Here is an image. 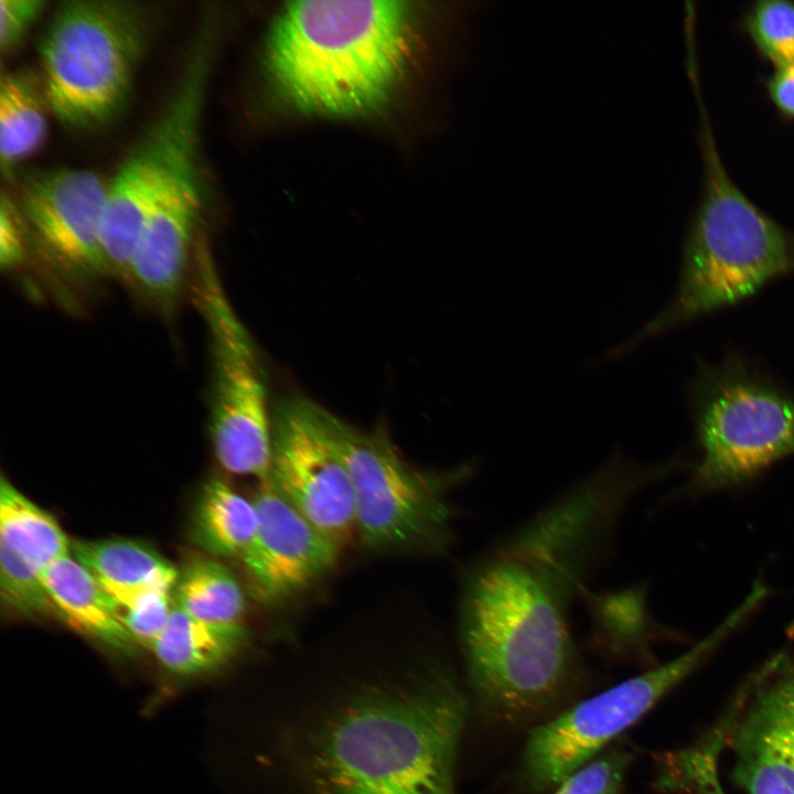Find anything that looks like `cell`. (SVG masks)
Wrapping results in <instances>:
<instances>
[{
    "label": "cell",
    "instance_id": "obj_10",
    "mask_svg": "<svg viewBox=\"0 0 794 794\" xmlns=\"http://www.w3.org/2000/svg\"><path fill=\"white\" fill-rule=\"evenodd\" d=\"M200 300L212 339L211 439L228 473L266 480L271 463L267 388L253 343L211 266H202Z\"/></svg>",
    "mask_w": 794,
    "mask_h": 794
},
{
    "label": "cell",
    "instance_id": "obj_21",
    "mask_svg": "<svg viewBox=\"0 0 794 794\" xmlns=\"http://www.w3.org/2000/svg\"><path fill=\"white\" fill-rule=\"evenodd\" d=\"M0 545L39 573L71 551V541L55 518L4 476L0 482Z\"/></svg>",
    "mask_w": 794,
    "mask_h": 794
},
{
    "label": "cell",
    "instance_id": "obj_28",
    "mask_svg": "<svg viewBox=\"0 0 794 794\" xmlns=\"http://www.w3.org/2000/svg\"><path fill=\"white\" fill-rule=\"evenodd\" d=\"M719 755L710 750H693L676 763L672 776L673 792L686 794H726L718 775Z\"/></svg>",
    "mask_w": 794,
    "mask_h": 794
},
{
    "label": "cell",
    "instance_id": "obj_16",
    "mask_svg": "<svg viewBox=\"0 0 794 794\" xmlns=\"http://www.w3.org/2000/svg\"><path fill=\"white\" fill-rule=\"evenodd\" d=\"M647 592V583L597 592L586 589L580 599L590 620L588 646L615 659L646 661L653 643L678 636L651 615Z\"/></svg>",
    "mask_w": 794,
    "mask_h": 794
},
{
    "label": "cell",
    "instance_id": "obj_1",
    "mask_svg": "<svg viewBox=\"0 0 794 794\" xmlns=\"http://www.w3.org/2000/svg\"><path fill=\"white\" fill-rule=\"evenodd\" d=\"M466 710L442 669L363 684L289 723L275 759L312 794H455Z\"/></svg>",
    "mask_w": 794,
    "mask_h": 794
},
{
    "label": "cell",
    "instance_id": "obj_5",
    "mask_svg": "<svg viewBox=\"0 0 794 794\" xmlns=\"http://www.w3.org/2000/svg\"><path fill=\"white\" fill-rule=\"evenodd\" d=\"M687 397L700 459L677 494L739 489L794 455V393L741 354L699 363Z\"/></svg>",
    "mask_w": 794,
    "mask_h": 794
},
{
    "label": "cell",
    "instance_id": "obj_19",
    "mask_svg": "<svg viewBox=\"0 0 794 794\" xmlns=\"http://www.w3.org/2000/svg\"><path fill=\"white\" fill-rule=\"evenodd\" d=\"M243 624L215 625L200 621L174 603L163 631L150 646L158 663L178 677H196L218 669L243 648Z\"/></svg>",
    "mask_w": 794,
    "mask_h": 794
},
{
    "label": "cell",
    "instance_id": "obj_27",
    "mask_svg": "<svg viewBox=\"0 0 794 794\" xmlns=\"http://www.w3.org/2000/svg\"><path fill=\"white\" fill-rule=\"evenodd\" d=\"M633 754L625 748H613L573 771L552 794H621Z\"/></svg>",
    "mask_w": 794,
    "mask_h": 794
},
{
    "label": "cell",
    "instance_id": "obj_29",
    "mask_svg": "<svg viewBox=\"0 0 794 794\" xmlns=\"http://www.w3.org/2000/svg\"><path fill=\"white\" fill-rule=\"evenodd\" d=\"M42 0H0V47L14 50L44 10Z\"/></svg>",
    "mask_w": 794,
    "mask_h": 794
},
{
    "label": "cell",
    "instance_id": "obj_9",
    "mask_svg": "<svg viewBox=\"0 0 794 794\" xmlns=\"http://www.w3.org/2000/svg\"><path fill=\"white\" fill-rule=\"evenodd\" d=\"M201 21L178 83L159 116L107 182L101 249L107 271L128 276L152 202L182 154L200 143L213 32Z\"/></svg>",
    "mask_w": 794,
    "mask_h": 794
},
{
    "label": "cell",
    "instance_id": "obj_31",
    "mask_svg": "<svg viewBox=\"0 0 794 794\" xmlns=\"http://www.w3.org/2000/svg\"><path fill=\"white\" fill-rule=\"evenodd\" d=\"M766 90L779 111L794 119V64L774 67L766 79Z\"/></svg>",
    "mask_w": 794,
    "mask_h": 794
},
{
    "label": "cell",
    "instance_id": "obj_14",
    "mask_svg": "<svg viewBox=\"0 0 794 794\" xmlns=\"http://www.w3.org/2000/svg\"><path fill=\"white\" fill-rule=\"evenodd\" d=\"M251 500L257 530L240 558L256 597L278 603L324 575L340 544L312 525L268 478L258 482Z\"/></svg>",
    "mask_w": 794,
    "mask_h": 794
},
{
    "label": "cell",
    "instance_id": "obj_15",
    "mask_svg": "<svg viewBox=\"0 0 794 794\" xmlns=\"http://www.w3.org/2000/svg\"><path fill=\"white\" fill-rule=\"evenodd\" d=\"M203 204L200 143L178 160L144 221L128 276L149 296L167 301L178 292Z\"/></svg>",
    "mask_w": 794,
    "mask_h": 794
},
{
    "label": "cell",
    "instance_id": "obj_3",
    "mask_svg": "<svg viewBox=\"0 0 794 794\" xmlns=\"http://www.w3.org/2000/svg\"><path fill=\"white\" fill-rule=\"evenodd\" d=\"M407 18L399 1L290 2L268 37L269 73L301 110L367 112L386 99L399 76Z\"/></svg>",
    "mask_w": 794,
    "mask_h": 794
},
{
    "label": "cell",
    "instance_id": "obj_4",
    "mask_svg": "<svg viewBox=\"0 0 794 794\" xmlns=\"http://www.w3.org/2000/svg\"><path fill=\"white\" fill-rule=\"evenodd\" d=\"M704 191L690 222L669 302L599 361L620 360L646 341L745 301L770 282L794 275V233L774 221L728 174L701 100Z\"/></svg>",
    "mask_w": 794,
    "mask_h": 794
},
{
    "label": "cell",
    "instance_id": "obj_30",
    "mask_svg": "<svg viewBox=\"0 0 794 794\" xmlns=\"http://www.w3.org/2000/svg\"><path fill=\"white\" fill-rule=\"evenodd\" d=\"M25 224L14 202L2 193L0 205V265L3 269L18 267L25 257Z\"/></svg>",
    "mask_w": 794,
    "mask_h": 794
},
{
    "label": "cell",
    "instance_id": "obj_6",
    "mask_svg": "<svg viewBox=\"0 0 794 794\" xmlns=\"http://www.w3.org/2000/svg\"><path fill=\"white\" fill-rule=\"evenodd\" d=\"M148 34L147 15L132 2H63L39 45L49 108L72 129L112 119L128 98Z\"/></svg>",
    "mask_w": 794,
    "mask_h": 794
},
{
    "label": "cell",
    "instance_id": "obj_17",
    "mask_svg": "<svg viewBox=\"0 0 794 794\" xmlns=\"http://www.w3.org/2000/svg\"><path fill=\"white\" fill-rule=\"evenodd\" d=\"M60 619L98 643L122 653L137 646L114 600L73 556H64L41 573Z\"/></svg>",
    "mask_w": 794,
    "mask_h": 794
},
{
    "label": "cell",
    "instance_id": "obj_24",
    "mask_svg": "<svg viewBox=\"0 0 794 794\" xmlns=\"http://www.w3.org/2000/svg\"><path fill=\"white\" fill-rule=\"evenodd\" d=\"M742 26L758 52L774 67L794 64L793 1H757L743 15Z\"/></svg>",
    "mask_w": 794,
    "mask_h": 794
},
{
    "label": "cell",
    "instance_id": "obj_11",
    "mask_svg": "<svg viewBox=\"0 0 794 794\" xmlns=\"http://www.w3.org/2000/svg\"><path fill=\"white\" fill-rule=\"evenodd\" d=\"M710 733L732 754L731 777L747 794H794V648L745 679Z\"/></svg>",
    "mask_w": 794,
    "mask_h": 794
},
{
    "label": "cell",
    "instance_id": "obj_25",
    "mask_svg": "<svg viewBox=\"0 0 794 794\" xmlns=\"http://www.w3.org/2000/svg\"><path fill=\"white\" fill-rule=\"evenodd\" d=\"M0 593L2 604L21 616L60 618L41 575L2 545Z\"/></svg>",
    "mask_w": 794,
    "mask_h": 794
},
{
    "label": "cell",
    "instance_id": "obj_2",
    "mask_svg": "<svg viewBox=\"0 0 794 794\" xmlns=\"http://www.w3.org/2000/svg\"><path fill=\"white\" fill-rule=\"evenodd\" d=\"M577 597L496 541L468 569L460 643L479 711L516 726L547 710L581 675L569 609Z\"/></svg>",
    "mask_w": 794,
    "mask_h": 794
},
{
    "label": "cell",
    "instance_id": "obj_18",
    "mask_svg": "<svg viewBox=\"0 0 794 794\" xmlns=\"http://www.w3.org/2000/svg\"><path fill=\"white\" fill-rule=\"evenodd\" d=\"M71 554L115 603L148 589L173 588L179 577L157 550L137 540H73Z\"/></svg>",
    "mask_w": 794,
    "mask_h": 794
},
{
    "label": "cell",
    "instance_id": "obj_23",
    "mask_svg": "<svg viewBox=\"0 0 794 794\" xmlns=\"http://www.w3.org/2000/svg\"><path fill=\"white\" fill-rule=\"evenodd\" d=\"M176 605L189 615L215 625L242 624L245 599L239 583L222 564L196 559L176 580Z\"/></svg>",
    "mask_w": 794,
    "mask_h": 794
},
{
    "label": "cell",
    "instance_id": "obj_20",
    "mask_svg": "<svg viewBox=\"0 0 794 794\" xmlns=\"http://www.w3.org/2000/svg\"><path fill=\"white\" fill-rule=\"evenodd\" d=\"M43 87L26 71L2 74L0 82V159L2 171L35 153L47 136Z\"/></svg>",
    "mask_w": 794,
    "mask_h": 794
},
{
    "label": "cell",
    "instance_id": "obj_22",
    "mask_svg": "<svg viewBox=\"0 0 794 794\" xmlns=\"http://www.w3.org/2000/svg\"><path fill=\"white\" fill-rule=\"evenodd\" d=\"M257 509L226 482L205 484L193 519V539L216 557H242L257 530Z\"/></svg>",
    "mask_w": 794,
    "mask_h": 794
},
{
    "label": "cell",
    "instance_id": "obj_13",
    "mask_svg": "<svg viewBox=\"0 0 794 794\" xmlns=\"http://www.w3.org/2000/svg\"><path fill=\"white\" fill-rule=\"evenodd\" d=\"M107 182L85 169L57 168L26 174L19 185L25 227L41 253L62 273H106L101 227Z\"/></svg>",
    "mask_w": 794,
    "mask_h": 794
},
{
    "label": "cell",
    "instance_id": "obj_26",
    "mask_svg": "<svg viewBox=\"0 0 794 794\" xmlns=\"http://www.w3.org/2000/svg\"><path fill=\"white\" fill-rule=\"evenodd\" d=\"M171 590L169 587L152 588L115 603L137 646L150 648L165 627L174 605Z\"/></svg>",
    "mask_w": 794,
    "mask_h": 794
},
{
    "label": "cell",
    "instance_id": "obj_8",
    "mask_svg": "<svg viewBox=\"0 0 794 794\" xmlns=\"http://www.w3.org/2000/svg\"><path fill=\"white\" fill-rule=\"evenodd\" d=\"M751 616L740 604L711 633L680 656L587 698L529 733L518 777L534 793L555 788L599 755L662 697L693 674Z\"/></svg>",
    "mask_w": 794,
    "mask_h": 794
},
{
    "label": "cell",
    "instance_id": "obj_12",
    "mask_svg": "<svg viewBox=\"0 0 794 794\" xmlns=\"http://www.w3.org/2000/svg\"><path fill=\"white\" fill-rule=\"evenodd\" d=\"M268 479L319 530L341 544L355 528V502L344 459L326 432L319 405L304 397L272 409Z\"/></svg>",
    "mask_w": 794,
    "mask_h": 794
},
{
    "label": "cell",
    "instance_id": "obj_7",
    "mask_svg": "<svg viewBox=\"0 0 794 794\" xmlns=\"http://www.w3.org/2000/svg\"><path fill=\"white\" fill-rule=\"evenodd\" d=\"M319 416L346 463L362 541L373 548L446 551L453 540L449 492L474 474L478 461L422 471L400 455L380 428L358 429L320 405Z\"/></svg>",
    "mask_w": 794,
    "mask_h": 794
}]
</instances>
